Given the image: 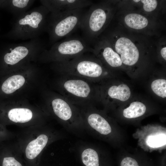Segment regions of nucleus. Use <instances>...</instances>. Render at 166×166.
<instances>
[{
    "label": "nucleus",
    "mask_w": 166,
    "mask_h": 166,
    "mask_svg": "<svg viewBox=\"0 0 166 166\" xmlns=\"http://www.w3.org/2000/svg\"><path fill=\"white\" fill-rule=\"evenodd\" d=\"M51 68L60 75L77 76L89 81L103 73L102 66L94 57L85 53L67 61L52 63Z\"/></svg>",
    "instance_id": "nucleus-8"
},
{
    "label": "nucleus",
    "mask_w": 166,
    "mask_h": 166,
    "mask_svg": "<svg viewBox=\"0 0 166 166\" xmlns=\"http://www.w3.org/2000/svg\"><path fill=\"white\" fill-rule=\"evenodd\" d=\"M23 128L15 135L14 142L26 166H39L41 154L51 135L46 131L44 124Z\"/></svg>",
    "instance_id": "nucleus-4"
},
{
    "label": "nucleus",
    "mask_w": 166,
    "mask_h": 166,
    "mask_svg": "<svg viewBox=\"0 0 166 166\" xmlns=\"http://www.w3.org/2000/svg\"><path fill=\"white\" fill-rule=\"evenodd\" d=\"M90 44L83 37L69 36L46 49L40 54L38 62L43 63L61 62L88 52H92Z\"/></svg>",
    "instance_id": "nucleus-6"
},
{
    "label": "nucleus",
    "mask_w": 166,
    "mask_h": 166,
    "mask_svg": "<svg viewBox=\"0 0 166 166\" xmlns=\"http://www.w3.org/2000/svg\"><path fill=\"white\" fill-rule=\"evenodd\" d=\"M46 43L39 37L30 41L11 45L0 59V77L29 64L36 62L46 49Z\"/></svg>",
    "instance_id": "nucleus-3"
},
{
    "label": "nucleus",
    "mask_w": 166,
    "mask_h": 166,
    "mask_svg": "<svg viewBox=\"0 0 166 166\" xmlns=\"http://www.w3.org/2000/svg\"><path fill=\"white\" fill-rule=\"evenodd\" d=\"M0 166H26L14 142L0 145Z\"/></svg>",
    "instance_id": "nucleus-11"
},
{
    "label": "nucleus",
    "mask_w": 166,
    "mask_h": 166,
    "mask_svg": "<svg viewBox=\"0 0 166 166\" xmlns=\"http://www.w3.org/2000/svg\"><path fill=\"white\" fill-rule=\"evenodd\" d=\"M121 166H139L136 160L130 157L124 158L121 163Z\"/></svg>",
    "instance_id": "nucleus-25"
},
{
    "label": "nucleus",
    "mask_w": 166,
    "mask_h": 166,
    "mask_svg": "<svg viewBox=\"0 0 166 166\" xmlns=\"http://www.w3.org/2000/svg\"><path fill=\"white\" fill-rule=\"evenodd\" d=\"M160 53L162 57L165 60H166V47L162 48L160 51Z\"/></svg>",
    "instance_id": "nucleus-26"
},
{
    "label": "nucleus",
    "mask_w": 166,
    "mask_h": 166,
    "mask_svg": "<svg viewBox=\"0 0 166 166\" xmlns=\"http://www.w3.org/2000/svg\"><path fill=\"white\" fill-rule=\"evenodd\" d=\"M81 158L86 166H99V158L97 152L94 149L88 148L82 152Z\"/></svg>",
    "instance_id": "nucleus-20"
},
{
    "label": "nucleus",
    "mask_w": 166,
    "mask_h": 166,
    "mask_svg": "<svg viewBox=\"0 0 166 166\" xmlns=\"http://www.w3.org/2000/svg\"><path fill=\"white\" fill-rule=\"evenodd\" d=\"M146 111L144 104L139 101L132 102L129 106L124 109L123 114L125 118H133L142 116Z\"/></svg>",
    "instance_id": "nucleus-19"
},
{
    "label": "nucleus",
    "mask_w": 166,
    "mask_h": 166,
    "mask_svg": "<svg viewBox=\"0 0 166 166\" xmlns=\"http://www.w3.org/2000/svg\"><path fill=\"white\" fill-rule=\"evenodd\" d=\"M40 2L50 13L84 9L93 4L89 0H43Z\"/></svg>",
    "instance_id": "nucleus-13"
},
{
    "label": "nucleus",
    "mask_w": 166,
    "mask_h": 166,
    "mask_svg": "<svg viewBox=\"0 0 166 166\" xmlns=\"http://www.w3.org/2000/svg\"><path fill=\"white\" fill-rule=\"evenodd\" d=\"M109 97L113 99L124 101L127 100L131 95L129 88L125 84H121L118 86L113 85L107 91Z\"/></svg>",
    "instance_id": "nucleus-17"
},
{
    "label": "nucleus",
    "mask_w": 166,
    "mask_h": 166,
    "mask_svg": "<svg viewBox=\"0 0 166 166\" xmlns=\"http://www.w3.org/2000/svg\"><path fill=\"white\" fill-rule=\"evenodd\" d=\"M49 13L42 5L15 18L8 37L13 40H22L39 37L45 31Z\"/></svg>",
    "instance_id": "nucleus-5"
},
{
    "label": "nucleus",
    "mask_w": 166,
    "mask_h": 166,
    "mask_svg": "<svg viewBox=\"0 0 166 166\" xmlns=\"http://www.w3.org/2000/svg\"><path fill=\"white\" fill-rule=\"evenodd\" d=\"M146 143L149 146L157 148L162 146L166 144V135L160 134L148 136Z\"/></svg>",
    "instance_id": "nucleus-22"
},
{
    "label": "nucleus",
    "mask_w": 166,
    "mask_h": 166,
    "mask_svg": "<svg viewBox=\"0 0 166 166\" xmlns=\"http://www.w3.org/2000/svg\"><path fill=\"white\" fill-rule=\"evenodd\" d=\"M143 4V8L147 12H151L155 9L157 5V2L156 0H142Z\"/></svg>",
    "instance_id": "nucleus-24"
},
{
    "label": "nucleus",
    "mask_w": 166,
    "mask_h": 166,
    "mask_svg": "<svg viewBox=\"0 0 166 166\" xmlns=\"http://www.w3.org/2000/svg\"><path fill=\"white\" fill-rule=\"evenodd\" d=\"M62 75L56 88L60 94L72 103H82L91 101L93 89L90 81L77 76Z\"/></svg>",
    "instance_id": "nucleus-9"
},
{
    "label": "nucleus",
    "mask_w": 166,
    "mask_h": 166,
    "mask_svg": "<svg viewBox=\"0 0 166 166\" xmlns=\"http://www.w3.org/2000/svg\"><path fill=\"white\" fill-rule=\"evenodd\" d=\"M89 124L101 134L106 135L111 132V127L108 121L98 114L93 113L87 117Z\"/></svg>",
    "instance_id": "nucleus-15"
},
{
    "label": "nucleus",
    "mask_w": 166,
    "mask_h": 166,
    "mask_svg": "<svg viewBox=\"0 0 166 166\" xmlns=\"http://www.w3.org/2000/svg\"><path fill=\"white\" fill-rule=\"evenodd\" d=\"M104 7L92 4L87 11L80 29L83 37L90 44L103 29L108 18V10Z\"/></svg>",
    "instance_id": "nucleus-10"
},
{
    "label": "nucleus",
    "mask_w": 166,
    "mask_h": 166,
    "mask_svg": "<svg viewBox=\"0 0 166 166\" xmlns=\"http://www.w3.org/2000/svg\"><path fill=\"white\" fill-rule=\"evenodd\" d=\"M85 8L50 13L45 31L49 35V45H53L80 28L87 12Z\"/></svg>",
    "instance_id": "nucleus-7"
},
{
    "label": "nucleus",
    "mask_w": 166,
    "mask_h": 166,
    "mask_svg": "<svg viewBox=\"0 0 166 166\" xmlns=\"http://www.w3.org/2000/svg\"><path fill=\"white\" fill-rule=\"evenodd\" d=\"M133 1H134V2H139V1H140V0H133Z\"/></svg>",
    "instance_id": "nucleus-27"
},
{
    "label": "nucleus",
    "mask_w": 166,
    "mask_h": 166,
    "mask_svg": "<svg viewBox=\"0 0 166 166\" xmlns=\"http://www.w3.org/2000/svg\"><path fill=\"white\" fill-rule=\"evenodd\" d=\"M35 1L33 0H11L6 1L4 4L16 18L28 11Z\"/></svg>",
    "instance_id": "nucleus-16"
},
{
    "label": "nucleus",
    "mask_w": 166,
    "mask_h": 166,
    "mask_svg": "<svg viewBox=\"0 0 166 166\" xmlns=\"http://www.w3.org/2000/svg\"><path fill=\"white\" fill-rule=\"evenodd\" d=\"M101 46L99 44L95 45L93 48L94 53H101L105 61L108 65L113 67L121 66L122 63L119 54L108 46Z\"/></svg>",
    "instance_id": "nucleus-14"
},
{
    "label": "nucleus",
    "mask_w": 166,
    "mask_h": 166,
    "mask_svg": "<svg viewBox=\"0 0 166 166\" xmlns=\"http://www.w3.org/2000/svg\"><path fill=\"white\" fill-rule=\"evenodd\" d=\"M115 48L117 53L121 55V59L123 63L131 66L138 61L139 53L134 44L129 39L121 37L116 41Z\"/></svg>",
    "instance_id": "nucleus-12"
},
{
    "label": "nucleus",
    "mask_w": 166,
    "mask_h": 166,
    "mask_svg": "<svg viewBox=\"0 0 166 166\" xmlns=\"http://www.w3.org/2000/svg\"><path fill=\"white\" fill-rule=\"evenodd\" d=\"M124 22L129 27L136 30L142 29L145 27L148 21L145 17L136 13L129 14L124 18Z\"/></svg>",
    "instance_id": "nucleus-18"
},
{
    "label": "nucleus",
    "mask_w": 166,
    "mask_h": 166,
    "mask_svg": "<svg viewBox=\"0 0 166 166\" xmlns=\"http://www.w3.org/2000/svg\"><path fill=\"white\" fill-rule=\"evenodd\" d=\"M151 88L154 93L158 96L162 98L166 97V80L159 79L153 81Z\"/></svg>",
    "instance_id": "nucleus-21"
},
{
    "label": "nucleus",
    "mask_w": 166,
    "mask_h": 166,
    "mask_svg": "<svg viewBox=\"0 0 166 166\" xmlns=\"http://www.w3.org/2000/svg\"><path fill=\"white\" fill-rule=\"evenodd\" d=\"M15 134L9 130L6 127L0 123V145L11 141L15 138Z\"/></svg>",
    "instance_id": "nucleus-23"
},
{
    "label": "nucleus",
    "mask_w": 166,
    "mask_h": 166,
    "mask_svg": "<svg viewBox=\"0 0 166 166\" xmlns=\"http://www.w3.org/2000/svg\"><path fill=\"white\" fill-rule=\"evenodd\" d=\"M43 79L34 63L18 68L0 77V101L28 98L31 93L43 89Z\"/></svg>",
    "instance_id": "nucleus-1"
},
{
    "label": "nucleus",
    "mask_w": 166,
    "mask_h": 166,
    "mask_svg": "<svg viewBox=\"0 0 166 166\" xmlns=\"http://www.w3.org/2000/svg\"><path fill=\"white\" fill-rule=\"evenodd\" d=\"M47 114L39 105L28 98L0 101V123L6 126L15 125L25 128L45 124Z\"/></svg>",
    "instance_id": "nucleus-2"
}]
</instances>
